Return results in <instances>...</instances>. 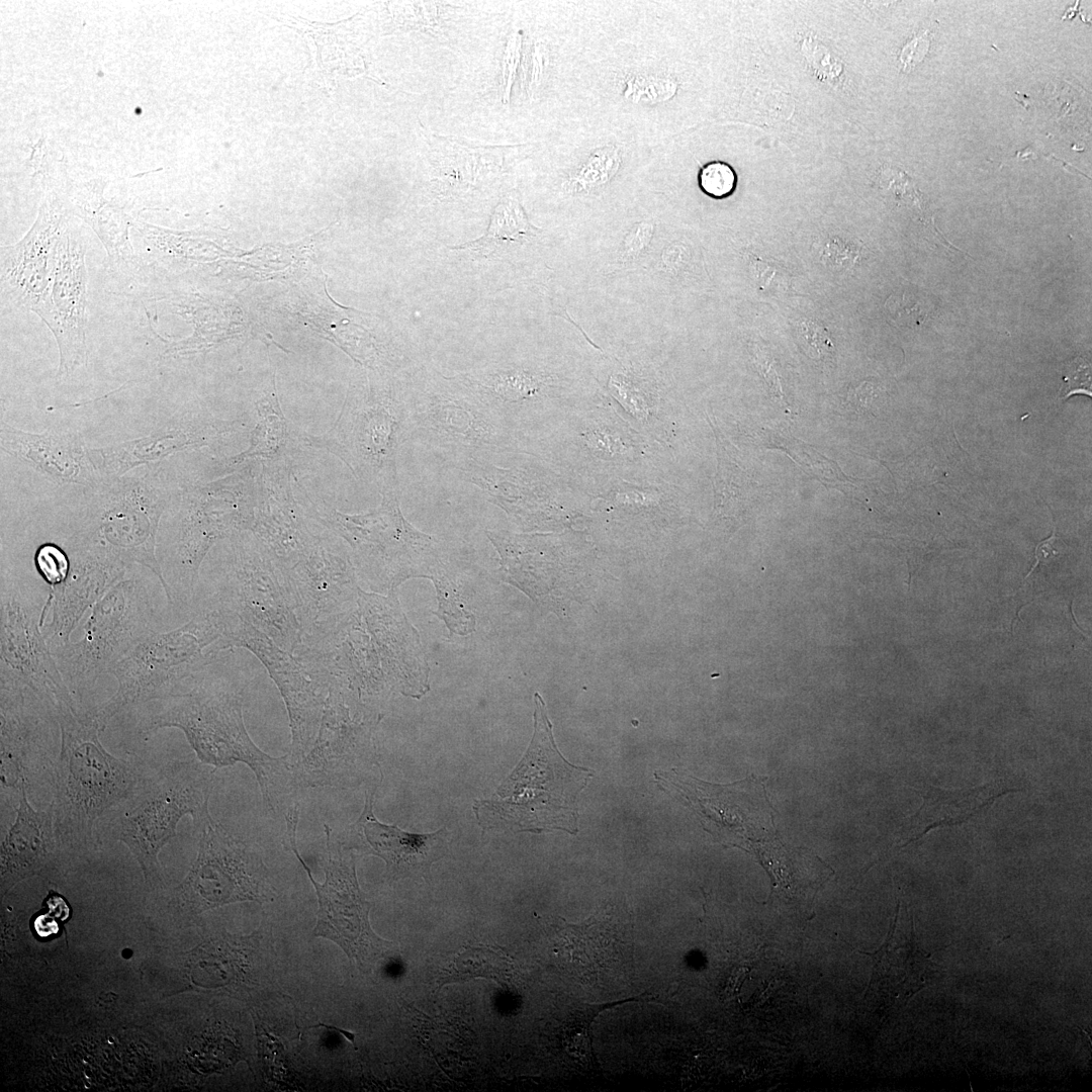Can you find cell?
<instances>
[{"instance_id": "cell-1", "label": "cell", "mask_w": 1092, "mask_h": 1092, "mask_svg": "<svg viewBox=\"0 0 1092 1092\" xmlns=\"http://www.w3.org/2000/svg\"><path fill=\"white\" fill-rule=\"evenodd\" d=\"M243 690L209 675L207 668L186 678L174 694L143 705L136 730H182L198 759L215 769L245 763L254 772L269 811L296 789L288 754L273 757L251 739L243 717Z\"/></svg>"}, {"instance_id": "cell-2", "label": "cell", "mask_w": 1092, "mask_h": 1092, "mask_svg": "<svg viewBox=\"0 0 1092 1092\" xmlns=\"http://www.w3.org/2000/svg\"><path fill=\"white\" fill-rule=\"evenodd\" d=\"M61 730L55 764V792L50 805L57 836L64 849H98L99 824L120 809L145 778L130 762L110 754L99 740L102 728L93 713L81 712L73 698L52 702Z\"/></svg>"}, {"instance_id": "cell-3", "label": "cell", "mask_w": 1092, "mask_h": 1092, "mask_svg": "<svg viewBox=\"0 0 1092 1092\" xmlns=\"http://www.w3.org/2000/svg\"><path fill=\"white\" fill-rule=\"evenodd\" d=\"M534 733L519 764L490 799L475 801L483 830L578 832L577 798L594 770L571 764L557 748L542 697L534 695Z\"/></svg>"}, {"instance_id": "cell-4", "label": "cell", "mask_w": 1092, "mask_h": 1092, "mask_svg": "<svg viewBox=\"0 0 1092 1092\" xmlns=\"http://www.w3.org/2000/svg\"><path fill=\"white\" fill-rule=\"evenodd\" d=\"M215 770L194 759L171 761L145 778L121 807L124 810L114 822L115 838L128 847L151 889L164 885L159 853L177 835L182 817L190 815L200 829L211 818L208 803Z\"/></svg>"}, {"instance_id": "cell-5", "label": "cell", "mask_w": 1092, "mask_h": 1092, "mask_svg": "<svg viewBox=\"0 0 1092 1092\" xmlns=\"http://www.w3.org/2000/svg\"><path fill=\"white\" fill-rule=\"evenodd\" d=\"M220 637L218 613L204 608L183 626L142 639L108 671L118 687L97 710L101 727L123 712L176 693L186 678L212 664L220 652Z\"/></svg>"}, {"instance_id": "cell-6", "label": "cell", "mask_w": 1092, "mask_h": 1092, "mask_svg": "<svg viewBox=\"0 0 1092 1092\" xmlns=\"http://www.w3.org/2000/svg\"><path fill=\"white\" fill-rule=\"evenodd\" d=\"M295 483L305 516L343 538L357 566L377 583L392 588L421 570H431L440 556L432 537L416 530L402 516L398 487L382 489L377 508L350 515L312 499L296 479Z\"/></svg>"}, {"instance_id": "cell-7", "label": "cell", "mask_w": 1092, "mask_h": 1092, "mask_svg": "<svg viewBox=\"0 0 1092 1092\" xmlns=\"http://www.w3.org/2000/svg\"><path fill=\"white\" fill-rule=\"evenodd\" d=\"M298 820L299 806L294 804L285 813L283 844L299 860L315 889L318 909L312 934L338 944L360 972L370 974L379 962L394 958L397 947L372 929L370 902L359 887L354 855L341 841L334 842L328 824H324L325 881L318 883L313 879L297 847Z\"/></svg>"}, {"instance_id": "cell-8", "label": "cell", "mask_w": 1092, "mask_h": 1092, "mask_svg": "<svg viewBox=\"0 0 1092 1092\" xmlns=\"http://www.w3.org/2000/svg\"><path fill=\"white\" fill-rule=\"evenodd\" d=\"M152 590L139 578L120 579L92 607L83 637L52 651L73 693H81L155 632Z\"/></svg>"}, {"instance_id": "cell-9", "label": "cell", "mask_w": 1092, "mask_h": 1092, "mask_svg": "<svg viewBox=\"0 0 1092 1092\" xmlns=\"http://www.w3.org/2000/svg\"><path fill=\"white\" fill-rule=\"evenodd\" d=\"M405 440L404 401L370 383L348 394L330 430L309 435L312 449L334 454L358 480L380 491L398 487L396 457Z\"/></svg>"}, {"instance_id": "cell-10", "label": "cell", "mask_w": 1092, "mask_h": 1092, "mask_svg": "<svg viewBox=\"0 0 1092 1092\" xmlns=\"http://www.w3.org/2000/svg\"><path fill=\"white\" fill-rule=\"evenodd\" d=\"M197 855L173 889L168 907L193 917L238 902H271L276 890L261 855L210 818L200 829Z\"/></svg>"}, {"instance_id": "cell-11", "label": "cell", "mask_w": 1092, "mask_h": 1092, "mask_svg": "<svg viewBox=\"0 0 1092 1092\" xmlns=\"http://www.w3.org/2000/svg\"><path fill=\"white\" fill-rule=\"evenodd\" d=\"M472 395L433 389L404 401L406 440L442 453L450 464L510 452L512 429Z\"/></svg>"}, {"instance_id": "cell-12", "label": "cell", "mask_w": 1092, "mask_h": 1092, "mask_svg": "<svg viewBox=\"0 0 1092 1092\" xmlns=\"http://www.w3.org/2000/svg\"><path fill=\"white\" fill-rule=\"evenodd\" d=\"M234 536L231 582L211 605L249 622L291 654L303 642L302 626L287 583L256 538Z\"/></svg>"}, {"instance_id": "cell-13", "label": "cell", "mask_w": 1092, "mask_h": 1092, "mask_svg": "<svg viewBox=\"0 0 1092 1092\" xmlns=\"http://www.w3.org/2000/svg\"><path fill=\"white\" fill-rule=\"evenodd\" d=\"M221 637L217 648L245 647L265 665L285 702L291 728L288 753L293 768L310 749L324 715L329 679L238 616L217 610Z\"/></svg>"}, {"instance_id": "cell-14", "label": "cell", "mask_w": 1092, "mask_h": 1092, "mask_svg": "<svg viewBox=\"0 0 1092 1092\" xmlns=\"http://www.w3.org/2000/svg\"><path fill=\"white\" fill-rule=\"evenodd\" d=\"M52 600L32 599L24 590L1 588V676L32 688L51 701L71 696L42 633Z\"/></svg>"}, {"instance_id": "cell-15", "label": "cell", "mask_w": 1092, "mask_h": 1092, "mask_svg": "<svg viewBox=\"0 0 1092 1092\" xmlns=\"http://www.w3.org/2000/svg\"><path fill=\"white\" fill-rule=\"evenodd\" d=\"M85 248L69 232L60 236L53 275L33 309L53 332L60 351L59 374L86 362Z\"/></svg>"}, {"instance_id": "cell-16", "label": "cell", "mask_w": 1092, "mask_h": 1092, "mask_svg": "<svg viewBox=\"0 0 1092 1092\" xmlns=\"http://www.w3.org/2000/svg\"><path fill=\"white\" fill-rule=\"evenodd\" d=\"M290 472L288 465L262 464L256 478V506L250 528L281 574L323 539L305 522L307 517L293 495Z\"/></svg>"}, {"instance_id": "cell-17", "label": "cell", "mask_w": 1092, "mask_h": 1092, "mask_svg": "<svg viewBox=\"0 0 1092 1092\" xmlns=\"http://www.w3.org/2000/svg\"><path fill=\"white\" fill-rule=\"evenodd\" d=\"M374 791H366L364 809L341 843L349 849L382 858L391 881L426 878L431 866L448 850L447 829L417 834L378 821L373 813Z\"/></svg>"}, {"instance_id": "cell-18", "label": "cell", "mask_w": 1092, "mask_h": 1092, "mask_svg": "<svg viewBox=\"0 0 1092 1092\" xmlns=\"http://www.w3.org/2000/svg\"><path fill=\"white\" fill-rule=\"evenodd\" d=\"M282 576L304 636L340 615L341 607L358 589L350 559L334 550L325 538Z\"/></svg>"}, {"instance_id": "cell-19", "label": "cell", "mask_w": 1092, "mask_h": 1092, "mask_svg": "<svg viewBox=\"0 0 1092 1092\" xmlns=\"http://www.w3.org/2000/svg\"><path fill=\"white\" fill-rule=\"evenodd\" d=\"M348 687L332 679L316 737L293 767L296 787H339L354 763L359 725L350 716Z\"/></svg>"}, {"instance_id": "cell-20", "label": "cell", "mask_w": 1092, "mask_h": 1092, "mask_svg": "<svg viewBox=\"0 0 1092 1092\" xmlns=\"http://www.w3.org/2000/svg\"><path fill=\"white\" fill-rule=\"evenodd\" d=\"M60 219L55 209L43 206L28 234L2 249V290L13 304L33 310L43 296L55 267Z\"/></svg>"}, {"instance_id": "cell-21", "label": "cell", "mask_w": 1092, "mask_h": 1092, "mask_svg": "<svg viewBox=\"0 0 1092 1092\" xmlns=\"http://www.w3.org/2000/svg\"><path fill=\"white\" fill-rule=\"evenodd\" d=\"M122 575V561L107 550L88 553L74 561L64 582L51 587L52 620L42 625V633L52 651L70 641L85 611Z\"/></svg>"}, {"instance_id": "cell-22", "label": "cell", "mask_w": 1092, "mask_h": 1092, "mask_svg": "<svg viewBox=\"0 0 1092 1092\" xmlns=\"http://www.w3.org/2000/svg\"><path fill=\"white\" fill-rule=\"evenodd\" d=\"M21 785L16 817L1 843V893L39 875L53 864L63 850L54 826L51 806L34 810Z\"/></svg>"}, {"instance_id": "cell-23", "label": "cell", "mask_w": 1092, "mask_h": 1092, "mask_svg": "<svg viewBox=\"0 0 1092 1092\" xmlns=\"http://www.w3.org/2000/svg\"><path fill=\"white\" fill-rule=\"evenodd\" d=\"M872 958L873 970L867 993L887 1003L907 1002L937 974V966L919 946L913 921L907 931L899 928L897 910L883 944Z\"/></svg>"}, {"instance_id": "cell-24", "label": "cell", "mask_w": 1092, "mask_h": 1092, "mask_svg": "<svg viewBox=\"0 0 1092 1092\" xmlns=\"http://www.w3.org/2000/svg\"><path fill=\"white\" fill-rule=\"evenodd\" d=\"M2 448L59 482L92 481V468L82 445L72 436L31 434L1 424Z\"/></svg>"}, {"instance_id": "cell-25", "label": "cell", "mask_w": 1092, "mask_h": 1092, "mask_svg": "<svg viewBox=\"0 0 1092 1092\" xmlns=\"http://www.w3.org/2000/svg\"><path fill=\"white\" fill-rule=\"evenodd\" d=\"M643 60L640 63L616 65L607 73V92L619 106L633 113L645 114L671 109L680 88L673 73V61Z\"/></svg>"}, {"instance_id": "cell-26", "label": "cell", "mask_w": 1092, "mask_h": 1092, "mask_svg": "<svg viewBox=\"0 0 1092 1092\" xmlns=\"http://www.w3.org/2000/svg\"><path fill=\"white\" fill-rule=\"evenodd\" d=\"M615 926L603 912L579 924L556 919L555 952L561 964L581 979H597L616 957L619 939Z\"/></svg>"}, {"instance_id": "cell-27", "label": "cell", "mask_w": 1092, "mask_h": 1092, "mask_svg": "<svg viewBox=\"0 0 1092 1092\" xmlns=\"http://www.w3.org/2000/svg\"><path fill=\"white\" fill-rule=\"evenodd\" d=\"M256 410L258 420L251 433L250 444L245 451L231 459L230 466H239L251 460L291 466L298 452L311 448L309 435L300 433L285 418L274 385L256 402Z\"/></svg>"}, {"instance_id": "cell-28", "label": "cell", "mask_w": 1092, "mask_h": 1092, "mask_svg": "<svg viewBox=\"0 0 1092 1092\" xmlns=\"http://www.w3.org/2000/svg\"><path fill=\"white\" fill-rule=\"evenodd\" d=\"M632 157L630 142H623L614 133L599 136L579 155L563 187L573 196L600 197L623 178Z\"/></svg>"}, {"instance_id": "cell-29", "label": "cell", "mask_w": 1092, "mask_h": 1092, "mask_svg": "<svg viewBox=\"0 0 1092 1092\" xmlns=\"http://www.w3.org/2000/svg\"><path fill=\"white\" fill-rule=\"evenodd\" d=\"M228 428L186 426L167 431L164 434L136 439L99 450L105 469L109 472H124L130 467L146 461L162 458L170 453L192 447L206 445L210 437L233 431Z\"/></svg>"}, {"instance_id": "cell-30", "label": "cell", "mask_w": 1092, "mask_h": 1092, "mask_svg": "<svg viewBox=\"0 0 1092 1092\" xmlns=\"http://www.w3.org/2000/svg\"><path fill=\"white\" fill-rule=\"evenodd\" d=\"M549 379L542 372L509 365L482 373L470 382L475 394L512 429L510 421L515 408L542 395Z\"/></svg>"}, {"instance_id": "cell-31", "label": "cell", "mask_w": 1092, "mask_h": 1092, "mask_svg": "<svg viewBox=\"0 0 1092 1092\" xmlns=\"http://www.w3.org/2000/svg\"><path fill=\"white\" fill-rule=\"evenodd\" d=\"M539 231L530 222L518 197L508 195L495 206L485 235L475 241L453 246L450 249L470 250L482 256H488L500 247L523 243Z\"/></svg>"}, {"instance_id": "cell-32", "label": "cell", "mask_w": 1092, "mask_h": 1092, "mask_svg": "<svg viewBox=\"0 0 1092 1092\" xmlns=\"http://www.w3.org/2000/svg\"><path fill=\"white\" fill-rule=\"evenodd\" d=\"M474 978H486L497 983H509L513 978V965L500 948L467 946L453 963L440 974L438 989L446 984L465 982Z\"/></svg>"}, {"instance_id": "cell-33", "label": "cell", "mask_w": 1092, "mask_h": 1092, "mask_svg": "<svg viewBox=\"0 0 1092 1092\" xmlns=\"http://www.w3.org/2000/svg\"><path fill=\"white\" fill-rule=\"evenodd\" d=\"M701 189L713 198H725L733 193L737 177L733 168L722 161L704 165L698 175Z\"/></svg>"}, {"instance_id": "cell-34", "label": "cell", "mask_w": 1092, "mask_h": 1092, "mask_svg": "<svg viewBox=\"0 0 1092 1092\" xmlns=\"http://www.w3.org/2000/svg\"><path fill=\"white\" fill-rule=\"evenodd\" d=\"M35 564L46 582L57 586L64 582L70 571L67 555L54 544H43L35 554Z\"/></svg>"}, {"instance_id": "cell-35", "label": "cell", "mask_w": 1092, "mask_h": 1092, "mask_svg": "<svg viewBox=\"0 0 1092 1092\" xmlns=\"http://www.w3.org/2000/svg\"><path fill=\"white\" fill-rule=\"evenodd\" d=\"M655 232V222L651 219H642L635 222L624 236L619 260L630 263L647 250Z\"/></svg>"}, {"instance_id": "cell-36", "label": "cell", "mask_w": 1092, "mask_h": 1092, "mask_svg": "<svg viewBox=\"0 0 1092 1092\" xmlns=\"http://www.w3.org/2000/svg\"><path fill=\"white\" fill-rule=\"evenodd\" d=\"M1090 369V363L1084 358L1078 357L1071 362L1061 388L1063 397L1066 398L1075 393L1091 395Z\"/></svg>"}, {"instance_id": "cell-37", "label": "cell", "mask_w": 1092, "mask_h": 1092, "mask_svg": "<svg viewBox=\"0 0 1092 1092\" xmlns=\"http://www.w3.org/2000/svg\"><path fill=\"white\" fill-rule=\"evenodd\" d=\"M886 308L896 322L904 326H917L924 318V311L906 293L891 295L886 301Z\"/></svg>"}, {"instance_id": "cell-38", "label": "cell", "mask_w": 1092, "mask_h": 1092, "mask_svg": "<svg viewBox=\"0 0 1092 1092\" xmlns=\"http://www.w3.org/2000/svg\"><path fill=\"white\" fill-rule=\"evenodd\" d=\"M930 46V36L927 30L915 34L901 51V63L905 71L913 69L926 56Z\"/></svg>"}, {"instance_id": "cell-39", "label": "cell", "mask_w": 1092, "mask_h": 1092, "mask_svg": "<svg viewBox=\"0 0 1092 1092\" xmlns=\"http://www.w3.org/2000/svg\"><path fill=\"white\" fill-rule=\"evenodd\" d=\"M58 918L50 912L38 914L33 920V928L39 937H52L58 934L60 928Z\"/></svg>"}, {"instance_id": "cell-40", "label": "cell", "mask_w": 1092, "mask_h": 1092, "mask_svg": "<svg viewBox=\"0 0 1092 1092\" xmlns=\"http://www.w3.org/2000/svg\"><path fill=\"white\" fill-rule=\"evenodd\" d=\"M1057 541H1058V537L1056 536V532L1054 531L1053 535L1049 539L1043 540L1042 542H1040L1036 546V548H1035V558H1036L1037 561L1034 564V566L1030 569V571L1028 572L1026 577H1028L1031 574V572L1035 569V567H1037L1039 565V563L1046 562L1050 558H1052L1054 556H1057L1059 554V551H1058V549L1056 547Z\"/></svg>"}, {"instance_id": "cell-41", "label": "cell", "mask_w": 1092, "mask_h": 1092, "mask_svg": "<svg viewBox=\"0 0 1092 1092\" xmlns=\"http://www.w3.org/2000/svg\"><path fill=\"white\" fill-rule=\"evenodd\" d=\"M49 909V912L57 917L59 920L64 921L68 919L70 914V907L66 900L57 893H50L43 901Z\"/></svg>"}]
</instances>
